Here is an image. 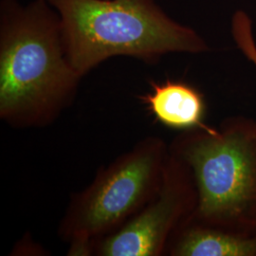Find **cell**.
I'll list each match as a JSON object with an SVG mask.
<instances>
[{
  "label": "cell",
  "instance_id": "3",
  "mask_svg": "<svg viewBox=\"0 0 256 256\" xmlns=\"http://www.w3.org/2000/svg\"><path fill=\"white\" fill-rule=\"evenodd\" d=\"M191 171L198 192L194 222L256 232V119L230 116L218 128L182 132L169 146Z\"/></svg>",
  "mask_w": 256,
  "mask_h": 256
},
{
  "label": "cell",
  "instance_id": "1",
  "mask_svg": "<svg viewBox=\"0 0 256 256\" xmlns=\"http://www.w3.org/2000/svg\"><path fill=\"white\" fill-rule=\"evenodd\" d=\"M34 5L2 16L0 118L16 128L52 124L82 78L64 52L59 20Z\"/></svg>",
  "mask_w": 256,
  "mask_h": 256
},
{
  "label": "cell",
  "instance_id": "6",
  "mask_svg": "<svg viewBox=\"0 0 256 256\" xmlns=\"http://www.w3.org/2000/svg\"><path fill=\"white\" fill-rule=\"evenodd\" d=\"M140 99L158 122L182 132L206 128V102L202 92L182 82H151Z\"/></svg>",
  "mask_w": 256,
  "mask_h": 256
},
{
  "label": "cell",
  "instance_id": "8",
  "mask_svg": "<svg viewBox=\"0 0 256 256\" xmlns=\"http://www.w3.org/2000/svg\"><path fill=\"white\" fill-rule=\"evenodd\" d=\"M232 34L238 48L256 68V42L252 20L243 10H238L232 19Z\"/></svg>",
  "mask_w": 256,
  "mask_h": 256
},
{
  "label": "cell",
  "instance_id": "2",
  "mask_svg": "<svg viewBox=\"0 0 256 256\" xmlns=\"http://www.w3.org/2000/svg\"><path fill=\"white\" fill-rule=\"evenodd\" d=\"M60 14L68 62L81 77L113 56L148 63L171 52L202 54L207 43L169 18L153 0H48Z\"/></svg>",
  "mask_w": 256,
  "mask_h": 256
},
{
  "label": "cell",
  "instance_id": "5",
  "mask_svg": "<svg viewBox=\"0 0 256 256\" xmlns=\"http://www.w3.org/2000/svg\"><path fill=\"white\" fill-rule=\"evenodd\" d=\"M198 192L188 166L169 151L160 189L155 198L120 229L95 243L100 256L166 254L174 234L192 220Z\"/></svg>",
  "mask_w": 256,
  "mask_h": 256
},
{
  "label": "cell",
  "instance_id": "7",
  "mask_svg": "<svg viewBox=\"0 0 256 256\" xmlns=\"http://www.w3.org/2000/svg\"><path fill=\"white\" fill-rule=\"evenodd\" d=\"M172 256H256V232L243 234L188 221L171 239Z\"/></svg>",
  "mask_w": 256,
  "mask_h": 256
},
{
  "label": "cell",
  "instance_id": "4",
  "mask_svg": "<svg viewBox=\"0 0 256 256\" xmlns=\"http://www.w3.org/2000/svg\"><path fill=\"white\" fill-rule=\"evenodd\" d=\"M169 146L148 136L98 170L92 183L75 192L58 228L70 256H90L102 238L120 229L160 191Z\"/></svg>",
  "mask_w": 256,
  "mask_h": 256
}]
</instances>
